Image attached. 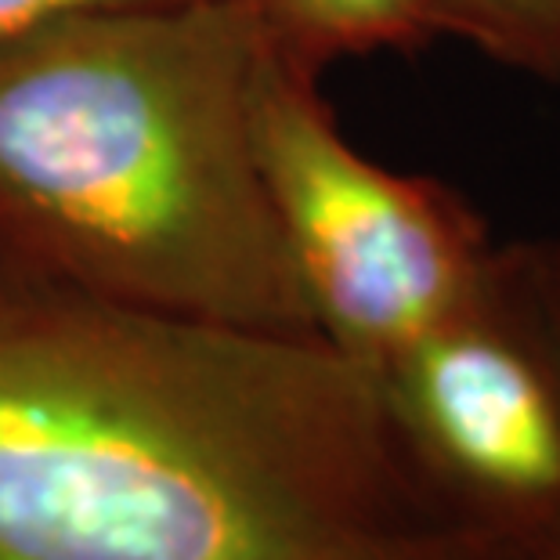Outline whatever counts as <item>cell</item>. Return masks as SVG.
Wrapping results in <instances>:
<instances>
[{"instance_id":"5b68a950","label":"cell","mask_w":560,"mask_h":560,"mask_svg":"<svg viewBox=\"0 0 560 560\" xmlns=\"http://www.w3.org/2000/svg\"><path fill=\"white\" fill-rule=\"evenodd\" d=\"M257 15L271 55L307 77L434 37V0H257Z\"/></svg>"},{"instance_id":"7a4b0ae2","label":"cell","mask_w":560,"mask_h":560,"mask_svg":"<svg viewBox=\"0 0 560 560\" xmlns=\"http://www.w3.org/2000/svg\"><path fill=\"white\" fill-rule=\"evenodd\" d=\"M257 0L0 40V254L109 301L315 337L254 145Z\"/></svg>"},{"instance_id":"52a82bcc","label":"cell","mask_w":560,"mask_h":560,"mask_svg":"<svg viewBox=\"0 0 560 560\" xmlns=\"http://www.w3.org/2000/svg\"><path fill=\"white\" fill-rule=\"evenodd\" d=\"M514 254L546 340H550L553 354L560 359V235L514 246Z\"/></svg>"},{"instance_id":"9c48e42d","label":"cell","mask_w":560,"mask_h":560,"mask_svg":"<svg viewBox=\"0 0 560 560\" xmlns=\"http://www.w3.org/2000/svg\"><path fill=\"white\" fill-rule=\"evenodd\" d=\"M445 560H532V557H514V553H503V550H492V546H467V550L452 553Z\"/></svg>"},{"instance_id":"8992f818","label":"cell","mask_w":560,"mask_h":560,"mask_svg":"<svg viewBox=\"0 0 560 560\" xmlns=\"http://www.w3.org/2000/svg\"><path fill=\"white\" fill-rule=\"evenodd\" d=\"M434 33L535 77H560V0H434Z\"/></svg>"},{"instance_id":"ba28073f","label":"cell","mask_w":560,"mask_h":560,"mask_svg":"<svg viewBox=\"0 0 560 560\" xmlns=\"http://www.w3.org/2000/svg\"><path fill=\"white\" fill-rule=\"evenodd\" d=\"M130 4H160V0H0V40H11L19 33L47 26L55 19L80 15V11L130 8Z\"/></svg>"},{"instance_id":"3957f363","label":"cell","mask_w":560,"mask_h":560,"mask_svg":"<svg viewBox=\"0 0 560 560\" xmlns=\"http://www.w3.org/2000/svg\"><path fill=\"white\" fill-rule=\"evenodd\" d=\"M254 145L322 343L373 373L492 279L499 246L448 185L395 174L340 135L318 77L265 51Z\"/></svg>"},{"instance_id":"6da1fadb","label":"cell","mask_w":560,"mask_h":560,"mask_svg":"<svg viewBox=\"0 0 560 560\" xmlns=\"http://www.w3.org/2000/svg\"><path fill=\"white\" fill-rule=\"evenodd\" d=\"M373 376L318 337L109 301L0 254V560H445Z\"/></svg>"},{"instance_id":"30bf717a","label":"cell","mask_w":560,"mask_h":560,"mask_svg":"<svg viewBox=\"0 0 560 560\" xmlns=\"http://www.w3.org/2000/svg\"><path fill=\"white\" fill-rule=\"evenodd\" d=\"M532 560H560V546H553V550H546V553L532 557Z\"/></svg>"},{"instance_id":"277c9868","label":"cell","mask_w":560,"mask_h":560,"mask_svg":"<svg viewBox=\"0 0 560 560\" xmlns=\"http://www.w3.org/2000/svg\"><path fill=\"white\" fill-rule=\"evenodd\" d=\"M369 376L416 481L463 535L514 557L560 546V359L514 246Z\"/></svg>"}]
</instances>
